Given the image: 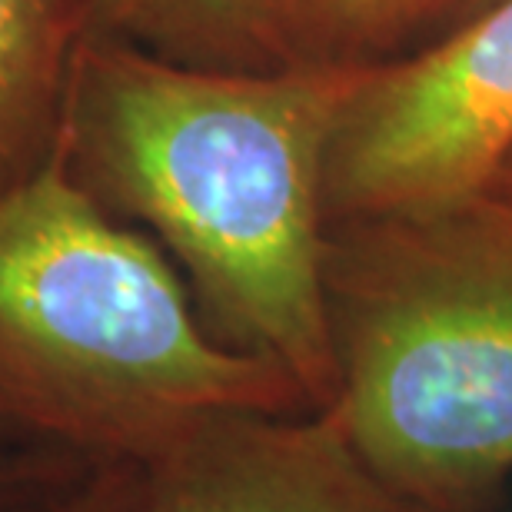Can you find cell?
Masks as SVG:
<instances>
[{
    "label": "cell",
    "instance_id": "1",
    "mask_svg": "<svg viewBox=\"0 0 512 512\" xmlns=\"http://www.w3.org/2000/svg\"><path fill=\"white\" fill-rule=\"evenodd\" d=\"M360 67L213 70L87 34L54 157L110 217L187 270L207 326L336 399L326 150Z\"/></svg>",
    "mask_w": 512,
    "mask_h": 512
},
{
    "label": "cell",
    "instance_id": "2",
    "mask_svg": "<svg viewBox=\"0 0 512 512\" xmlns=\"http://www.w3.org/2000/svg\"><path fill=\"white\" fill-rule=\"evenodd\" d=\"M280 366L220 343L147 233L54 157L0 193V426L147 469L233 413H303Z\"/></svg>",
    "mask_w": 512,
    "mask_h": 512
},
{
    "label": "cell",
    "instance_id": "3",
    "mask_svg": "<svg viewBox=\"0 0 512 512\" xmlns=\"http://www.w3.org/2000/svg\"><path fill=\"white\" fill-rule=\"evenodd\" d=\"M336 399L403 493L466 512L512 469V237L473 200L326 230Z\"/></svg>",
    "mask_w": 512,
    "mask_h": 512
},
{
    "label": "cell",
    "instance_id": "4",
    "mask_svg": "<svg viewBox=\"0 0 512 512\" xmlns=\"http://www.w3.org/2000/svg\"><path fill=\"white\" fill-rule=\"evenodd\" d=\"M512 153V0L366 64L326 150V220L473 200Z\"/></svg>",
    "mask_w": 512,
    "mask_h": 512
},
{
    "label": "cell",
    "instance_id": "5",
    "mask_svg": "<svg viewBox=\"0 0 512 512\" xmlns=\"http://www.w3.org/2000/svg\"><path fill=\"white\" fill-rule=\"evenodd\" d=\"M133 512H443L376 473L330 409L233 413L143 469Z\"/></svg>",
    "mask_w": 512,
    "mask_h": 512
},
{
    "label": "cell",
    "instance_id": "6",
    "mask_svg": "<svg viewBox=\"0 0 512 512\" xmlns=\"http://www.w3.org/2000/svg\"><path fill=\"white\" fill-rule=\"evenodd\" d=\"M90 0H0V193L54 160Z\"/></svg>",
    "mask_w": 512,
    "mask_h": 512
},
{
    "label": "cell",
    "instance_id": "7",
    "mask_svg": "<svg viewBox=\"0 0 512 512\" xmlns=\"http://www.w3.org/2000/svg\"><path fill=\"white\" fill-rule=\"evenodd\" d=\"M87 34L213 70H276L260 0H90Z\"/></svg>",
    "mask_w": 512,
    "mask_h": 512
},
{
    "label": "cell",
    "instance_id": "8",
    "mask_svg": "<svg viewBox=\"0 0 512 512\" xmlns=\"http://www.w3.org/2000/svg\"><path fill=\"white\" fill-rule=\"evenodd\" d=\"M406 0H260L276 67H360L403 44Z\"/></svg>",
    "mask_w": 512,
    "mask_h": 512
},
{
    "label": "cell",
    "instance_id": "9",
    "mask_svg": "<svg viewBox=\"0 0 512 512\" xmlns=\"http://www.w3.org/2000/svg\"><path fill=\"white\" fill-rule=\"evenodd\" d=\"M140 466H97L94 476L47 512H133L140 499Z\"/></svg>",
    "mask_w": 512,
    "mask_h": 512
},
{
    "label": "cell",
    "instance_id": "10",
    "mask_svg": "<svg viewBox=\"0 0 512 512\" xmlns=\"http://www.w3.org/2000/svg\"><path fill=\"white\" fill-rule=\"evenodd\" d=\"M489 0H406L403 7V44L409 37H433L456 27L459 20L473 17Z\"/></svg>",
    "mask_w": 512,
    "mask_h": 512
},
{
    "label": "cell",
    "instance_id": "11",
    "mask_svg": "<svg viewBox=\"0 0 512 512\" xmlns=\"http://www.w3.org/2000/svg\"><path fill=\"white\" fill-rule=\"evenodd\" d=\"M473 203L512 237V153L499 163V170L489 177V183L476 193Z\"/></svg>",
    "mask_w": 512,
    "mask_h": 512
},
{
    "label": "cell",
    "instance_id": "12",
    "mask_svg": "<svg viewBox=\"0 0 512 512\" xmlns=\"http://www.w3.org/2000/svg\"><path fill=\"white\" fill-rule=\"evenodd\" d=\"M0 483H4V479H0Z\"/></svg>",
    "mask_w": 512,
    "mask_h": 512
}]
</instances>
